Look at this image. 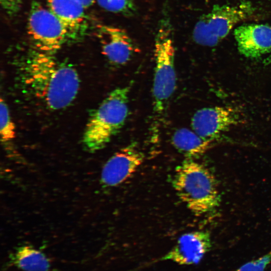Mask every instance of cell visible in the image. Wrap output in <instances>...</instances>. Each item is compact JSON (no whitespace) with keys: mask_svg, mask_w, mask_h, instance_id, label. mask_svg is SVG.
<instances>
[{"mask_svg":"<svg viewBox=\"0 0 271 271\" xmlns=\"http://www.w3.org/2000/svg\"><path fill=\"white\" fill-rule=\"evenodd\" d=\"M20 72L30 93L49 110L69 106L77 95L80 79L77 70L53 55L36 50L21 65Z\"/></svg>","mask_w":271,"mask_h":271,"instance_id":"6da1fadb","label":"cell"},{"mask_svg":"<svg viewBox=\"0 0 271 271\" xmlns=\"http://www.w3.org/2000/svg\"><path fill=\"white\" fill-rule=\"evenodd\" d=\"M172 185L180 200L197 216L212 212L220 205L214 175L193 159H187L177 167Z\"/></svg>","mask_w":271,"mask_h":271,"instance_id":"7a4b0ae2","label":"cell"},{"mask_svg":"<svg viewBox=\"0 0 271 271\" xmlns=\"http://www.w3.org/2000/svg\"><path fill=\"white\" fill-rule=\"evenodd\" d=\"M130 88L126 85L112 90L89 116L82 137L87 151L104 148L122 128L129 113Z\"/></svg>","mask_w":271,"mask_h":271,"instance_id":"3957f363","label":"cell"},{"mask_svg":"<svg viewBox=\"0 0 271 271\" xmlns=\"http://www.w3.org/2000/svg\"><path fill=\"white\" fill-rule=\"evenodd\" d=\"M165 24L160 28L155 43V66L153 86V118L151 130L157 135L163 126L170 101L176 87L175 48Z\"/></svg>","mask_w":271,"mask_h":271,"instance_id":"277c9868","label":"cell"},{"mask_svg":"<svg viewBox=\"0 0 271 271\" xmlns=\"http://www.w3.org/2000/svg\"><path fill=\"white\" fill-rule=\"evenodd\" d=\"M253 12L254 8L248 2L233 6L214 5L197 22L193 31V40L200 45L215 46L237 24L251 16Z\"/></svg>","mask_w":271,"mask_h":271,"instance_id":"5b68a950","label":"cell"},{"mask_svg":"<svg viewBox=\"0 0 271 271\" xmlns=\"http://www.w3.org/2000/svg\"><path fill=\"white\" fill-rule=\"evenodd\" d=\"M28 33L36 50L53 55L69 34L62 22L48 8L33 4L28 24Z\"/></svg>","mask_w":271,"mask_h":271,"instance_id":"8992f818","label":"cell"},{"mask_svg":"<svg viewBox=\"0 0 271 271\" xmlns=\"http://www.w3.org/2000/svg\"><path fill=\"white\" fill-rule=\"evenodd\" d=\"M244 122V115L240 109L226 106L198 110L191 124L192 129L200 137L213 142L231 127Z\"/></svg>","mask_w":271,"mask_h":271,"instance_id":"52a82bcc","label":"cell"},{"mask_svg":"<svg viewBox=\"0 0 271 271\" xmlns=\"http://www.w3.org/2000/svg\"><path fill=\"white\" fill-rule=\"evenodd\" d=\"M144 154L133 144L116 152L104 165L101 181L107 187L122 184L131 177L144 161Z\"/></svg>","mask_w":271,"mask_h":271,"instance_id":"ba28073f","label":"cell"},{"mask_svg":"<svg viewBox=\"0 0 271 271\" xmlns=\"http://www.w3.org/2000/svg\"><path fill=\"white\" fill-rule=\"evenodd\" d=\"M212 246L210 234L207 231L185 233L162 260H169L180 265L198 263Z\"/></svg>","mask_w":271,"mask_h":271,"instance_id":"9c48e42d","label":"cell"},{"mask_svg":"<svg viewBox=\"0 0 271 271\" xmlns=\"http://www.w3.org/2000/svg\"><path fill=\"white\" fill-rule=\"evenodd\" d=\"M98 28L103 54L113 65L120 66L126 64L136 52L128 34L123 29L111 26L103 25Z\"/></svg>","mask_w":271,"mask_h":271,"instance_id":"30bf717a","label":"cell"},{"mask_svg":"<svg viewBox=\"0 0 271 271\" xmlns=\"http://www.w3.org/2000/svg\"><path fill=\"white\" fill-rule=\"evenodd\" d=\"M239 51L244 56L257 58L271 53V26L248 24L234 31Z\"/></svg>","mask_w":271,"mask_h":271,"instance_id":"8fae6325","label":"cell"},{"mask_svg":"<svg viewBox=\"0 0 271 271\" xmlns=\"http://www.w3.org/2000/svg\"><path fill=\"white\" fill-rule=\"evenodd\" d=\"M48 6L69 34L79 31L83 25L85 8L78 0H48Z\"/></svg>","mask_w":271,"mask_h":271,"instance_id":"7c38bea8","label":"cell"},{"mask_svg":"<svg viewBox=\"0 0 271 271\" xmlns=\"http://www.w3.org/2000/svg\"><path fill=\"white\" fill-rule=\"evenodd\" d=\"M174 147L188 159H193L204 154L212 142L205 140L193 129L182 127L176 129L171 137Z\"/></svg>","mask_w":271,"mask_h":271,"instance_id":"4fadbf2b","label":"cell"},{"mask_svg":"<svg viewBox=\"0 0 271 271\" xmlns=\"http://www.w3.org/2000/svg\"><path fill=\"white\" fill-rule=\"evenodd\" d=\"M17 265L24 271H48V258L41 251L29 246L19 248L16 255Z\"/></svg>","mask_w":271,"mask_h":271,"instance_id":"5bb4252c","label":"cell"},{"mask_svg":"<svg viewBox=\"0 0 271 271\" xmlns=\"http://www.w3.org/2000/svg\"><path fill=\"white\" fill-rule=\"evenodd\" d=\"M0 100L1 141L7 144L13 141L16 137L15 125L12 119L7 103L2 97Z\"/></svg>","mask_w":271,"mask_h":271,"instance_id":"9a60e30c","label":"cell"},{"mask_svg":"<svg viewBox=\"0 0 271 271\" xmlns=\"http://www.w3.org/2000/svg\"><path fill=\"white\" fill-rule=\"evenodd\" d=\"M99 5L105 10L124 15H131L136 11L133 0H97Z\"/></svg>","mask_w":271,"mask_h":271,"instance_id":"2e32d148","label":"cell"},{"mask_svg":"<svg viewBox=\"0 0 271 271\" xmlns=\"http://www.w3.org/2000/svg\"><path fill=\"white\" fill-rule=\"evenodd\" d=\"M271 262V251L267 254L243 264L234 271H264Z\"/></svg>","mask_w":271,"mask_h":271,"instance_id":"e0dca14e","label":"cell"},{"mask_svg":"<svg viewBox=\"0 0 271 271\" xmlns=\"http://www.w3.org/2000/svg\"><path fill=\"white\" fill-rule=\"evenodd\" d=\"M22 0H1V5L9 15L15 14L20 9Z\"/></svg>","mask_w":271,"mask_h":271,"instance_id":"ac0fdd59","label":"cell"},{"mask_svg":"<svg viewBox=\"0 0 271 271\" xmlns=\"http://www.w3.org/2000/svg\"><path fill=\"white\" fill-rule=\"evenodd\" d=\"M85 8H89L95 2V0H78Z\"/></svg>","mask_w":271,"mask_h":271,"instance_id":"d6986e66","label":"cell"}]
</instances>
